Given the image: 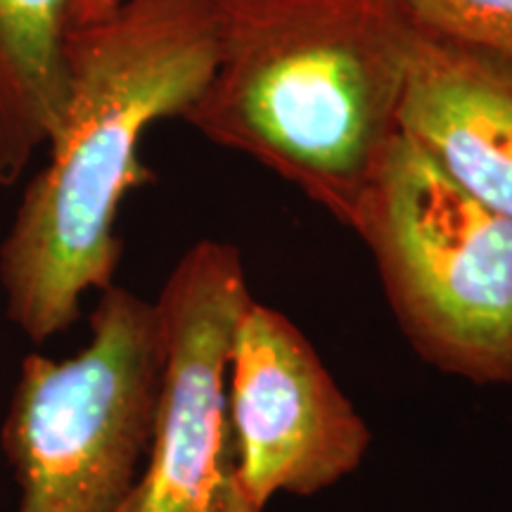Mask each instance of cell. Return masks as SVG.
Segmentation results:
<instances>
[{"mask_svg":"<svg viewBox=\"0 0 512 512\" xmlns=\"http://www.w3.org/2000/svg\"><path fill=\"white\" fill-rule=\"evenodd\" d=\"M162 373L157 306L119 285L102 290L86 349L24 358L0 432L17 512H119L150 451Z\"/></svg>","mask_w":512,"mask_h":512,"instance_id":"277c9868","label":"cell"},{"mask_svg":"<svg viewBox=\"0 0 512 512\" xmlns=\"http://www.w3.org/2000/svg\"><path fill=\"white\" fill-rule=\"evenodd\" d=\"M72 3L0 0V188L22 178L62 121Z\"/></svg>","mask_w":512,"mask_h":512,"instance_id":"ba28073f","label":"cell"},{"mask_svg":"<svg viewBox=\"0 0 512 512\" xmlns=\"http://www.w3.org/2000/svg\"><path fill=\"white\" fill-rule=\"evenodd\" d=\"M216 64L183 121L351 228L399 138L403 0H211Z\"/></svg>","mask_w":512,"mask_h":512,"instance_id":"7a4b0ae2","label":"cell"},{"mask_svg":"<svg viewBox=\"0 0 512 512\" xmlns=\"http://www.w3.org/2000/svg\"><path fill=\"white\" fill-rule=\"evenodd\" d=\"M422 27L512 62V0H403Z\"/></svg>","mask_w":512,"mask_h":512,"instance_id":"9c48e42d","label":"cell"},{"mask_svg":"<svg viewBox=\"0 0 512 512\" xmlns=\"http://www.w3.org/2000/svg\"><path fill=\"white\" fill-rule=\"evenodd\" d=\"M396 323L427 366L512 384V219L448 178L399 133L358 204Z\"/></svg>","mask_w":512,"mask_h":512,"instance_id":"3957f363","label":"cell"},{"mask_svg":"<svg viewBox=\"0 0 512 512\" xmlns=\"http://www.w3.org/2000/svg\"><path fill=\"white\" fill-rule=\"evenodd\" d=\"M119 3L121 0H74L72 15H69V27H74V24L95 22V19L110 15Z\"/></svg>","mask_w":512,"mask_h":512,"instance_id":"30bf717a","label":"cell"},{"mask_svg":"<svg viewBox=\"0 0 512 512\" xmlns=\"http://www.w3.org/2000/svg\"><path fill=\"white\" fill-rule=\"evenodd\" d=\"M401 136L512 219V62L415 22Z\"/></svg>","mask_w":512,"mask_h":512,"instance_id":"52a82bcc","label":"cell"},{"mask_svg":"<svg viewBox=\"0 0 512 512\" xmlns=\"http://www.w3.org/2000/svg\"><path fill=\"white\" fill-rule=\"evenodd\" d=\"M67 102L0 242L8 318L43 344L72 328L81 299L114 285L117 216L150 181L140 140L159 119H181L216 64L211 0H121L64 36Z\"/></svg>","mask_w":512,"mask_h":512,"instance_id":"6da1fadb","label":"cell"},{"mask_svg":"<svg viewBox=\"0 0 512 512\" xmlns=\"http://www.w3.org/2000/svg\"><path fill=\"white\" fill-rule=\"evenodd\" d=\"M228 415L240 482L256 508L275 496L311 498L368 458V422L285 313L252 299L228 366Z\"/></svg>","mask_w":512,"mask_h":512,"instance_id":"8992f818","label":"cell"},{"mask_svg":"<svg viewBox=\"0 0 512 512\" xmlns=\"http://www.w3.org/2000/svg\"><path fill=\"white\" fill-rule=\"evenodd\" d=\"M240 249L200 240L155 302L164 373L150 451L119 512H264L240 482L228 415V366L252 302Z\"/></svg>","mask_w":512,"mask_h":512,"instance_id":"5b68a950","label":"cell"}]
</instances>
